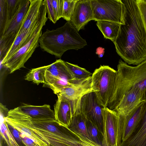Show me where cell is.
<instances>
[{
	"label": "cell",
	"mask_w": 146,
	"mask_h": 146,
	"mask_svg": "<svg viewBox=\"0 0 146 146\" xmlns=\"http://www.w3.org/2000/svg\"><path fill=\"white\" fill-rule=\"evenodd\" d=\"M125 5V24L120 25L113 42L116 52L128 64L146 60V31L136 0H121Z\"/></svg>",
	"instance_id": "6da1fadb"
},
{
	"label": "cell",
	"mask_w": 146,
	"mask_h": 146,
	"mask_svg": "<svg viewBox=\"0 0 146 146\" xmlns=\"http://www.w3.org/2000/svg\"><path fill=\"white\" fill-rule=\"evenodd\" d=\"M38 42L42 50L58 58L68 50H77L87 45L70 21L56 29H47Z\"/></svg>",
	"instance_id": "7a4b0ae2"
},
{
	"label": "cell",
	"mask_w": 146,
	"mask_h": 146,
	"mask_svg": "<svg viewBox=\"0 0 146 146\" xmlns=\"http://www.w3.org/2000/svg\"><path fill=\"white\" fill-rule=\"evenodd\" d=\"M117 71L113 91L107 107L112 110L124 94L131 89H139L144 94L146 90V60L136 66H132L120 59Z\"/></svg>",
	"instance_id": "3957f363"
},
{
	"label": "cell",
	"mask_w": 146,
	"mask_h": 146,
	"mask_svg": "<svg viewBox=\"0 0 146 146\" xmlns=\"http://www.w3.org/2000/svg\"><path fill=\"white\" fill-rule=\"evenodd\" d=\"M117 71L107 65H101L91 76L92 88L100 104L107 107L112 96Z\"/></svg>",
	"instance_id": "277c9868"
},
{
	"label": "cell",
	"mask_w": 146,
	"mask_h": 146,
	"mask_svg": "<svg viewBox=\"0 0 146 146\" xmlns=\"http://www.w3.org/2000/svg\"><path fill=\"white\" fill-rule=\"evenodd\" d=\"M93 20L107 21L125 24V5L121 0H91Z\"/></svg>",
	"instance_id": "5b68a950"
},
{
	"label": "cell",
	"mask_w": 146,
	"mask_h": 146,
	"mask_svg": "<svg viewBox=\"0 0 146 146\" xmlns=\"http://www.w3.org/2000/svg\"><path fill=\"white\" fill-rule=\"evenodd\" d=\"M102 146H120L122 126L119 114L108 107L103 109Z\"/></svg>",
	"instance_id": "8992f818"
},
{
	"label": "cell",
	"mask_w": 146,
	"mask_h": 146,
	"mask_svg": "<svg viewBox=\"0 0 146 146\" xmlns=\"http://www.w3.org/2000/svg\"><path fill=\"white\" fill-rule=\"evenodd\" d=\"M20 107L9 110L4 121L19 132L32 139L36 146H51L49 141L42 134L36 133L23 120Z\"/></svg>",
	"instance_id": "52a82bcc"
},
{
	"label": "cell",
	"mask_w": 146,
	"mask_h": 146,
	"mask_svg": "<svg viewBox=\"0 0 146 146\" xmlns=\"http://www.w3.org/2000/svg\"><path fill=\"white\" fill-rule=\"evenodd\" d=\"M104 108L99 102L95 93L93 92L86 94L78 101V111L95 124L101 135L103 131V109Z\"/></svg>",
	"instance_id": "ba28073f"
},
{
	"label": "cell",
	"mask_w": 146,
	"mask_h": 146,
	"mask_svg": "<svg viewBox=\"0 0 146 146\" xmlns=\"http://www.w3.org/2000/svg\"><path fill=\"white\" fill-rule=\"evenodd\" d=\"M42 34V31H40L27 44L21 48L7 60L1 62V64L8 69L10 73H13L21 68H25V63L38 47L39 39Z\"/></svg>",
	"instance_id": "9c48e42d"
},
{
	"label": "cell",
	"mask_w": 146,
	"mask_h": 146,
	"mask_svg": "<svg viewBox=\"0 0 146 146\" xmlns=\"http://www.w3.org/2000/svg\"><path fill=\"white\" fill-rule=\"evenodd\" d=\"M57 95L58 99L54 107L55 119L60 125L68 127L77 110L78 104L60 93Z\"/></svg>",
	"instance_id": "30bf717a"
},
{
	"label": "cell",
	"mask_w": 146,
	"mask_h": 146,
	"mask_svg": "<svg viewBox=\"0 0 146 146\" xmlns=\"http://www.w3.org/2000/svg\"><path fill=\"white\" fill-rule=\"evenodd\" d=\"M144 94L139 89L133 88L125 92L113 110L118 114L128 115L141 102L145 101Z\"/></svg>",
	"instance_id": "8fae6325"
},
{
	"label": "cell",
	"mask_w": 146,
	"mask_h": 146,
	"mask_svg": "<svg viewBox=\"0 0 146 146\" xmlns=\"http://www.w3.org/2000/svg\"><path fill=\"white\" fill-rule=\"evenodd\" d=\"M59 79L75 82H80L74 78L66 66L65 62L60 59L56 60L50 64V66L46 70L43 86L48 87Z\"/></svg>",
	"instance_id": "7c38bea8"
},
{
	"label": "cell",
	"mask_w": 146,
	"mask_h": 146,
	"mask_svg": "<svg viewBox=\"0 0 146 146\" xmlns=\"http://www.w3.org/2000/svg\"><path fill=\"white\" fill-rule=\"evenodd\" d=\"M91 0H78L70 21L78 32L93 19Z\"/></svg>",
	"instance_id": "4fadbf2b"
},
{
	"label": "cell",
	"mask_w": 146,
	"mask_h": 146,
	"mask_svg": "<svg viewBox=\"0 0 146 146\" xmlns=\"http://www.w3.org/2000/svg\"><path fill=\"white\" fill-rule=\"evenodd\" d=\"M146 102H141L127 115L119 114L122 122V142L126 140L138 125L143 113Z\"/></svg>",
	"instance_id": "5bb4252c"
},
{
	"label": "cell",
	"mask_w": 146,
	"mask_h": 146,
	"mask_svg": "<svg viewBox=\"0 0 146 146\" xmlns=\"http://www.w3.org/2000/svg\"><path fill=\"white\" fill-rule=\"evenodd\" d=\"M92 92H94V90L91 76L64 89L60 94L72 102H76L86 94Z\"/></svg>",
	"instance_id": "9a60e30c"
},
{
	"label": "cell",
	"mask_w": 146,
	"mask_h": 146,
	"mask_svg": "<svg viewBox=\"0 0 146 146\" xmlns=\"http://www.w3.org/2000/svg\"><path fill=\"white\" fill-rule=\"evenodd\" d=\"M20 107L23 112L33 120L55 119L54 111L51 109L49 105L37 106L23 103Z\"/></svg>",
	"instance_id": "2e32d148"
},
{
	"label": "cell",
	"mask_w": 146,
	"mask_h": 146,
	"mask_svg": "<svg viewBox=\"0 0 146 146\" xmlns=\"http://www.w3.org/2000/svg\"><path fill=\"white\" fill-rule=\"evenodd\" d=\"M120 146H146V103L138 125L131 135L122 142Z\"/></svg>",
	"instance_id": "e0dca14e"
},
{
	"label": "cell",
	"mask_w": 146,
	"mask_h": 146,
	"mask_svg": "<svg viewBox=\"0 0 146 146\" xmlns=\"http://www.w3.org/2000/svg\"><path fill=\"white\" fill-rule=\"evenodd\" d=\"M29 6L17 34L27 32L39 16L43 0H29Z\"/></svg>",
	"instance_id": "ac0fdd59"
},
{
	"label": "cell",
	"mask_w": 146,
	"mask_h": 146,
	"mask_svg": "<svg viewBox=\"0 0 146 146\" xmlns=\"http://www.w3.org/2000/svg\"><path fill=\"white\" fill-rule=\"evenodd\" d=\"M30 3L29 0H21L19 8L9 23L4 35L11 33H17L27 13Z\"/></svg>",
	"instance_id": "d6986e66"
},
{
	"label": "cell",
	"mask_w": 146,
	"mask_h": 146,
	"mask_svg": "<svg viewBox=\"0 0 146 146\" xmlns=\"http://www.w3.org/2000/svg\"><path fill=\"white\" fill-rule=\"evenodd\" d=\"M66 128L69 131L84 138L90 139L87 130L86 118L78 110L74 116L70 126Z\"/></svg>",
	"instance_id": "ffe728a7"
},
{
	"label": "cell",
	"mask_w": 146,
	"mask_h": 146,
	"mask_svg": "<svg viewBox=\"0 0 146 146\" xmlns=\"http://www.w3.org/2000/svg\"><path fill=\"white\" fill-rule=\"evenodd\" d=\"M97 22L96 25L104 38L109 39L113 42L117 36L121 24L107 21Z\"/></svg>",
	"instance_id": "44dd1931"
},
{
	"label": "cell",
	"mask_w": 146,
	"mask_h": 146,
	"mask_svg": "<svg viewBox=\"0 0 146 146\" xmlns=\"http://www.w3.org/2000/svg\"><path fill=\"white\" fill-rule=\"evenodd\" d=\"M0 129L1 137L5 141L7 146H24L19 134L13 135L4 120L1 121Z\"/></svg>",
	"instance_id": "7402d4cb"
},
{
	"label": "cell",
	"mask_w": 146,
	"mask_h": 146,
	"mask_svg": "<svg viewBox=\"0 0 146 146\" xmlns=\"http://www.w3.org/2000/svg\"><path fill=\"white\" fill-rule=\"evenodd\" d=\"M50 66V64L32 69L26 75L25 80L32 81L37 85L40 83H44L46 71Z\"/></svg>",
	"instance_id": "603a6c76"
},
{
	"label": "cell",
	"mask_w": 146,
	"mask_h": 146,
	"mask_svg": "<svg viewBox=\"0 0 146 146\" xmlns=\"http://www.w3.org/2000/svg\"><path fill=\"white\" fill-rule=\"evenodd\" d=\"M17 33H11L0 37V58L2 61L11 47Z\"/></svg>",
	"instance_id": "cb8c5ba5"
},
{
	"label": "cell",
	"mask_w": 146,
	"mask_h": 146,
	"mask_svg": "<svg viewBox=\"0 0 146 146\" xmlns=\"http://www.w3.org/2000/svg\"><path fill=\"white\" fill-rule=\"evenodd\" d=\"M70 72L76 80L81 81L92 76V73L78 65L65 62Z\"/></svg>",
	"instance_id": "d4e9b609"
},
{
	"label": "cell",
	"mask_w": 146,
	"mask_h": 146,
	"mask_svg": "<svg viewBox=\"0 0 146 146\" xmlns=\"http://www.w3.org/2000/svg\"><path fill=\"white\" fill-rule=\"evenodd\" d=\"M8 23L7 0H0V37L4 35Z\"/></svg>",
	"instance_id": "484cf974"
},
{
	"label": "cell",
	"mask_w": 146,
	"mask_h": 146,
	"mask_svg": "<svg viewBox=\"0 0 146 146\" xmlns=\"http://www.w3.org/2000/svg\"><path fill=\"white\" fill-rule=\"evenodd\" d=\"M86 118L87 130L90 139L102 146V138L99 135L101 133L97 127L91 120Z\"/></svg>",
	"instance_id": "4316f807"
},
{
	"label": "cell",
	"mask_w": 146,
	"mask_h": 146,
	"mask_svg": "<svg viewBox=\"0 0 146 146\" xmlns=\"http://www.w3.org/2000/svg\"><path fill=\"white\" fill-rule=\"evenodd\" d=\"M78 1V0H63L62 18L67 21H70L76 4Z\"/></svg>",
	"instance_id": "83f0119b"
},
{
	"label": "cell",
	"mask_w": 146,
	"mask_h": 146,
	"mask_svg": "<svg viewBox=\"0 0 146 146\" xmlns=\"http://www.w3.org/2000/svg\"><path fill=\"white\" fill-rule=\"evenodd\" d=\"M21 1V0H7L8 15V25L17 12Z\"/></svg>",
	"instance_id": "f1b7e54d"
},
{
	"label": "cell",
	"mask_w": 146,
	"mask_h": 146,
	"mask_svg": "<svg viewBox=\"0 0 146 146\" xmlns=\"http://www.w3.org/2000/svg\"><path fill=\"white\" fill-rule=\"evenodd\" d=\"M51 2L58 21L62 17L63 0H51Z\"/></svg>",
	"instance_id": "f546056e"
},
{
	"label": "cell",
	"mask_w": 146,
	"mask_h": 146,
	"mask_svg": "<svg viewBox=\"0 0 146 146\" xmlns=\"http://www.w3.org/2000/svg\"><path fill=\"white\" fill-rule=\"evenodd\" d=\"M48 14V18L54 24L58 21L54 10L52 5L51 0H44Z\"/></svg>",
	"instance_id": "4dcf8cb0"
},
{
	"label": "cell",
	"mask_w": 146,
	"mask_h": 146,
	"mask_svg": "<svg viewBox=\"0 0 146 146\" xmlns=\"http://www.w3.org/2000/svg\"><path fill=\"white\" fill-rule=\"evenodd\" d=\"M146 31V1L136 0Z\"/></svg>",
	"instance_id": "1f68e13d"
},
{
	"label": "cell",
	"mask_w": 146,
	"mask_h": 146,
	"mask_svg": "<svg viewBox=\"0 0 146 146\" xmlns=\"http://www.w3.org/2000/svg\"><path fill=\"white\" fill-rule=\"evenodd\" d=\"M69 131L77 138L83 146H101L92 141L89 139L84 138L74 132Z\"/></svg>",
	"instance_id": "d6a6232c"
},
{
	"label": "cell",
	"mask_w": 146,
	"mask_h": 146,
	"mask_svg": "<svg viewBox=\"0 0 146 146\" xmlns=\"http://www.w3.org/2000/svg\"><path fill=\"white\" fill-rule=\"evenodd\" d=\"M19 133L23 142L25 146H36L32 139L28 137L25 135L21 133Z\"/></svg>",
	"instance_id": "836d02e7"
},
{
	"label": "cell",
	"mask_w": 146,
	"mask_h": 146,
	"mask_svg": "<svg viewBox=\"0 0 146 146\" xmlns=\"http://www.w3.org/2000/svg\"><path fill=\"white\" fill-rule=\"evenodd\" d=\"M0 110L1 117H6L7 116L9 110L1 103H0Z\"/></svg>",
	"instance_id": "e575fe53"
},
{
	"label": "cell",
	"mask_w": 146,
	"mask_h": 146,
	"mask_svg": "<svg viewBox=\"0 0 146 146\" xmlns=\"http://www.w3.org/2000/svg\"><path fill=\"white\" fill-rule=\"evenodd\" d=\"M104 53V48L100 47L96 48V54L98 55L99 58H102L103 56Z\"/></svg>",
	"instance_id": "d590c367"
},
{
	"label": "cell",
	"mask_w": 146,
	"mask_h": 146,
	"mask_svg": "<svg viewBox=\"0 0 146 146\" xmlns=\"http://www.w3.org/2000/svg\"><path fill=\"white\" fill-rule=\"evenodd\" d=\"M144 97L145 98V101H146V90H145V92L144 93Z\"/></svg>",
	"instance_id": "8d00e7d4"
},
{
	"label": "cell",
	"mask_w": 146,
	"mask_h": 146,
	"mask_svg": "<svg viewBox=\"0 0 146 146\" xmlns=\"http://www.w3.org/2000/svg\"></svg>",
	"instance_id": "74e56055"
}]
</instances>
